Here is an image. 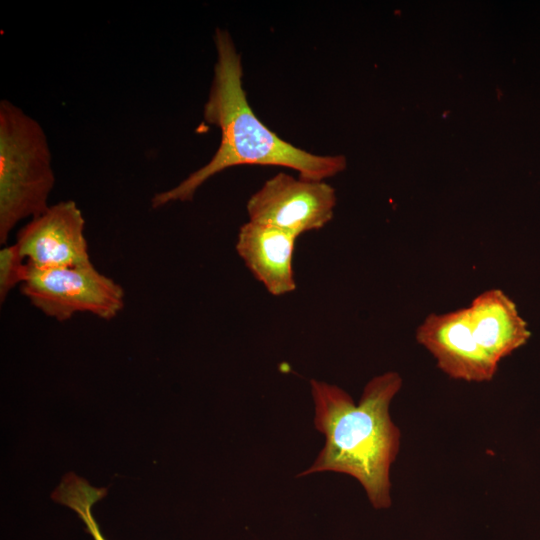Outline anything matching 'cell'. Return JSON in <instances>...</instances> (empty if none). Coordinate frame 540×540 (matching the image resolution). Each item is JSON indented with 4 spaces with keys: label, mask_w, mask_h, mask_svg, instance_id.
<instances>
[{
    "label": "cell",
    "mask_w": 540,
    "mask_h": 540,
    "mask_svg": "<svg viewBox=\"0 0 540 540\" xmlns=\"http://www.w3.org/2000/svg\"><path fill=\"white\" fill-rule=\"evenodd\" d=\"M403 384L395 371L369 380L356 404L337 385L312 379L313 424L324 445L312 464L297 477L333 472L354 478L376 510L392 505L391 468L401 446V431L390 405Z\"/></svg>",
    "instance_id": "cell-1"
},
{
    "label": "cell",
    "mask_w": 540,
    "mask_h": 540,
    "mask_svg": "<svg viewBox=\"0 0 540 540\" xmlns=\"http://www.w3.org/2000/svg\"><path fill=\"white\" fill-rule=\"evenodd\" d=\"M335 190L324 181L279 173L247 202L249 221L280 228L296 237L323 228L334 215Z\"/></svg>",
    "instance_id": "cell-5"
},
{
    "label": "cell",
    "mask_w": 540,
    "mask_h": 540,
    "mask_svg": "<svg viewBox=\"0 0 540 540\" xmlns=\"http://www.w3.org/2000/svg\"><path fill=\"white\" fill-rule=\"evenodd\" d=\"M214 42L217 60L203 118L220 130V145L207 164L175 187L156 193L151 199L152 208L192 200L208 179L234 166H281L296 170L300 178L315 181H324L345 169L344 156L312 154L270 130L248 103L242 85L241 56L229 32L217 28Z\"/></svg>",
    "instance_id": "cell-2"
},
{
    "label": "cell",
    "mask_w": 540,
    "mask_h": 540,
    "mask_svg": "<svg viewBox=\"0 0 540 540\" xmlns=\"http://www.w3.org/2000/svg\"><path fill=\"white\" fill-rule=\"evenodd\" d=\"M467 310L477 342L497 364L530 338L515 303L500 289L478 294Z\"/></svg>",
    "instance_id": "cell-9"
},
{
    "label": "cell",
    "mask_w": 540,
    "mask_h": 540,
    "mask_svg": "<svg viewBox=\"0 0 540 540\" xmlns=\"http://www.w3.org/2000/svg\"><path fill=\"white\" fill-rule=\"evenodd\" d=\"M16 246L29 266L38 269L92 264L85 219L73 200L50 205L17 233Z\"/></svg>",
    "instance_id": "cell-6"
},
{
    "label": "cell",
    "mask_w": 540,
    "mask_h": 540,
    "mask_svg": "<svg viewBox=\"0 0 540 540\" xmlns=\"http://www.w3.org/2000/svg\"><path fill=\"white\" fill-rule=\"evenodd\" d=\"M28 272V263L16 244L5 245L0 250V300L3 303L9 292L21 286Z\"/></svg>",
    "instance_id": "cell-11"
},
{
    "label": "cell",
    "mask_w": 540,
    "mask_h": 540,
    "mask_svg": "<svg viewBox=\"0 0 540 540\" xmlns=\"http://www.w3.org/2000/svg\"><path fill=\"white\" fill-rule=\"evenodd\" d=\"M55 184L52 155L37 120L7 99L0 101V243L24 219L48 209Z\"/></svg>",
    "instance_id": "cell-3"
},
{
    "label": "cell",
    "mask_w": 540,
    "mask_h": 540,
    "mask_svg": "<svg viewBox=\"0 0 540 540\" xmlns=\"http://www.w3.org/2000/svg\"><path fill=\"white\" fill-rule=\"evenodd\" d=\"M416 341L448 377L465 382H489L498 366L477 342L467 307L430 314L418 326Z\"/></svg>",
    "instance_id": "cell-7"
},
{
    "label": "cell",
    "mask_w": 540,
    "mask_h": 540,
    "mask_svg": "<svg viewBox=\"0 0 540 540\" xmlns=\"http://www.w3.org/2000/svg\"><path fill=\"white\" fill-rule=\"evenodd\" d=\"M295 235L277 227L248 221L241 226L236 251L254 277L274 296L295 290Z\"/></svg>",
    "instance_id": "cell-8"
},
{
    "label": "cell",
    "mask_w": 540,
    "mask_h": 540,
    "mask_svg": "<svg viewBox=\"0 0 540 540\" xmlns=\"http://www.w3.org/2000/svg\"><path fill=\"white\" fill-rule=\"evenodd\" d=\"M106 493V488H96L85 479L70 472L63 477L53 492L52 498L75 511L94 540H106L92 513L94 504Z\"/></svg>",
    "instance_id": "cell-10"
},
{
    "label": "cell",
    "mask_w": 540,
    "mask_h": 540,
    "mask_svg": "<svg viewBox=\"0 0 540 540\" xmlns=\"http://www.w3.org/2000/svg\"><path fill=\"white\" fill-rule=\"evenodd\" d=\"M21 293L46 316L59 322L78 313L111 320L125 305L121 285L92 264L38 269L28 265Z\"/></svg>",
    "instance_id": "cell-4"
}]
</instances>
